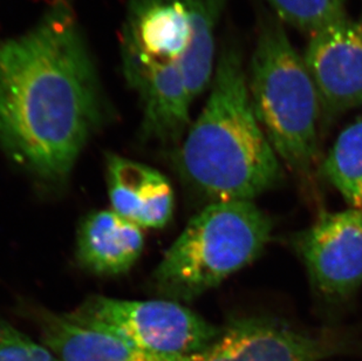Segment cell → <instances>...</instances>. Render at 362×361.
<instances>
[{
	"label": "cell",
	"mask_w": 362,
	"mask_h": 361,
	"mask_svg": "<svg viewBox=\"0 0 362 361\" xmlns=\"http://www.w3.org/2000/svg\"><path fill=\"white\" fill-rule=\"evenodd\" d=\"M361 24H362V14H361Z\"/></svg>",
	"instance_id": "cell-16"
},
{
	"label": "cell",
	"mask_w": 362,
	"mask_h": 361,
	"mask_svg": "<svg viewBox=\"0 0 362 361\" xmlns=\"http://www.w3.org/2000/svg\"><path fill=\"white\" fill-rule=\"evenodd\" d=\"M320 171L351 208H362V116L339 134Z\"/></svg>",
	"instance_id": "cell-13"
},
{
	"label": "cell",
	"mask_w": 362,
	"mask_h": 361,
	"mask_svg": "<svg viewBox=\"0 0 362 361\" xmlns=\"http://www.w3.org/2000/svg\"><path fill=\"white\" fill-rule=\"evenodd\" d=\"M315 292L342 303L362 285V208L324 212L291 237Z\"/></svg>",
	"instance_id": "cell-7"
},
{
	"label": "cell",
	"mask_w": 362,
	"mask_h": 361,
	"mask_svg": "<svg viewBox=\"0 0 362 361\" xmlns=\"http://www.w3.org/2000/svg\"><path fill=\"white\" fill-rule=\"evenodd\" d=\"M325 122L362 106V24L346 18L312 35L305 50Z\"/></svg>",
	"instance_id": "cell-9"
},
{
	"label": "cell",
	"mask_w": 362,
	"mask_h": 361,
	"mask_svg": "<svg viewBox=\"0 0 362 361\" xmlns=\"http://www.w3.org/2000/svg\"><path fill=\"white\" fill-rule=\"evenodd\" d=\"M183 178L210 203L250 201L284 180L283 166L253 112L240 45L226 41L210 94L178 155Z\"/></svg>",
	"instance_id": "cell-3"
},
{
	"label": "cell",
	"mask_w": 362,
	"mask_h": 361,
	"mask_svg": "<svg viewBox=\"0 0 362 361\" xmlns=\"http://www.w3.org/2000/svg\"><path fill=\"white\" fill-rule=\"evenodd\" d=\"M69 316L115 332L144 351L167 357L197 355L223 331L181 303L168 299L123 300L93 296Z\"/></svg>",
	"instance_id": "cell-6"
},
{
	"label": "cell",
	"mask_w": 362,
	"mask_h": 361,
	"mask_svg": "<svg viewBox=\"0 0 362 361\" xmlns=\"http://www.w3.org/2000/svg\"><path fill=\"white\" fill-rule=\"evenodd\" d=\"M106 164L112 210L140 228L161 229L171 221L174 190L163 174L115 154Z\"/></svg>",
	"instance_id": "cell-11"
},
{
	"label": "cell",
	"mask_w": 362,
	"mask_h": 361,
	"mask_svg": "<svg viewBox=\"0 0 362 361\" xmlns=\"http://www.w3.org/2000/svg\"><path fill=\"white\" fill-rule=\"evenodd\" d=\"M329 334L298 331L267 317L233 319L204 351L189 361H322L345 351Z\"/></svg>",
	"instance_id": "cell-8"
},
{
	"label": "cell",
	"mask_w": 362,
	"mask_h": 361,
	"mask_svg": "<svg viewBox=\"0 0 362 361\" xmlns=\"http://www.w3.org/2000/svg\"><path fill=\"white\" fill-rule=\"evenodd\" d=\"M272 230L253 202L209 203L165 253L151 284L163 299L192 302L255 262Z\"/></svg>",
	"instance_id": "cell-5"
},
{
	"label": "cell",
	"mask_w": 362,
	"mask_h": 361,
	"mask_svg": "<svg viewBox=\"0 0 362 361\" xmlns=\"http://www.w3.org/2000/svg\"><path fill=\"white\" fill-rule=\"evenodd\" d=\"M106 116L99 74L67 0L0 41V148L45 183H64Z\"/></svg>",
	"instance_id": "cell-1"
},
{
	"label": "cell",
	"mask_w": 362,
	"mask_h": 361,
	"mask_svg": "<svg viewBox=\"0 0 362 361\" xmlns=\"http://www.w3.org/2000/svg\"><path fill=\"white\" fill-rule=\"evenodd\" d=\"M142 228L114 210L92 212L78 231L76 257L85 269L103 276L129 271L144 251Z\"/></svg>",
	"instance_id": "cell-12"
},
{
	"label": "cell",
	"mask_w": 362,
	"mask_h": 361,
	"mask_svg": "<svg viewBox=\"0 0 362 361\" xmlns=\"http://www.w3.org/2000/svg\"><path fill=\"white\" fill-rule=\"evenodd\" d=\"M247 75L253 112L279 160L308 174L318 155L322 105L303 55L281 19L263 14Z\"/></svg>",
	"instance_id": "cell-4"
},
{
	"label": "cell",
	"mask_w": 362,
	"mask_h": 361,
	"mask_svg": "<svg viewBox=\"0 0 362 361\" xmlns=\"http://www.w3.org/2000/svg\"><path fill=\"white\" fill-rule=\"evenodd\" d=\"M0 361L60 360L44 344L0 319Z\"/></svg>",
	"instance_id": "cell-15"
},
{
	"label": "cell",
	"mask_w": 362,
	"mask_h": 361,
	"mask_svg": "<svg viewBox=\"0 0 362 361\" xmlns=\"http://www.w3.org/2000/svg\"><path fill=\"white\" fill-rule=\"evenodd\" d=\"M44 344L60 361H189L190 357H167L144 351L122 336L86 324L69 314L35 311Z\"/></svg>",
	"instance_id": "cell-10"
},
{
	"label": "cell",
	"mask_w": 362,
	"mask_h": 361,
	"mask_svg": "<svg viewBox=\"0 0 362 361\" xmlns=\"http://www.w3.org/2000/svg\"><path fill=\"white\" fill-rule=\"evenodd\" d=\"M281 21L310 35L347 18V0H267Z\"/></svg>",
	"instance_id": "cell-14"
},
{
	"label": "cell",
	"mask_w": 362,
	"mask_h": 361,
	"mask_svg": "<svg viewBox=\"0 0 362 361\" xmlns=\"http://www.w3.org/2000/svg\"><path fill=\"white\" fill-rule=\"evenodd\" d=\"M229 0H127L123 76L142 108V134L181 140L192 103L215 73L216 28Z\"/></svg>",
	"instance_id": "cell-2"
}]
</instances>
